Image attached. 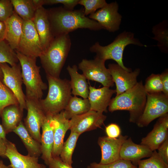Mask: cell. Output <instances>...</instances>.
Returning <instances> with one entry per match:
<instances>
[{
    "label": "cell",
    "instance_id": "1",
    "mask_svg": "<svg viewBox=\"0 0 168 168\" xmlns=\"http://www.w3.org/2000/svg\"><path fill=\"white\" fill-rule=\"evenodd\" d=\"M84 10L82 8L69 10L62 7L48 10L54 37L68 34L78 29H87L94 31L104 29L97 21L87 17Z\"/></svg>",
    "mask_w": 168,
    "mask_h": 168
},
{
    "label": "cell",
    "instance_id": "2",
    "mask_svg": "<svg viewBox=\"0 0 168 168\" xmlns=\"http://www.w3.org/2000/svg\"><path fill=\"white\" fill-rule=\"evenodd\" d=\"M147 93L142 81L132 88L111 99L109 111L127 110L129 113V121L136 123L142 114L146 102Z\"/></svg>",
    "mask_w": 168,
    "mask_h": 168
},
{
    "label": "cell",
    "instance_id": "3",
    "mask_svg": "<svg viewBox=\"0 0 168 168\" xmlns=\"http://www.w3.org/2000/svg\"><path fill=\"white\" fill-rule=\"evenodd\" d=\"M71 44L69 34L54 37L47 49L39 57L46 75L59 77Z\"/></svg>",
    "mask_w": 168,
    "mask_h": 168
},
{
    "label": "cell",
    "instance_id": "4",
    "mask_svg": "<svg viewBox=\"0 0 168 168\" xmlns=\"http://www.w3.org/2000/svg\"><path fill=\"white\" fill-rule=\"evenodd\" d=\"M48 83L47 95L40 100L46 114H55L63 110L71 96L70 81L46 75Z\"/></svg>",
    "mask_w": 168,
    "mask_h": 168
},
{
    "label": "cell",
    "instance_id": "5",
    "mask_svg": "<svg viewBox=\"0 0 168 168\" xmlns=\"http://www.w3.org/2000/svg\"><path fill=\"white\" fill-rule=\"evenodd\" d=\"M16 52L26 87V98L38 100L42 99L43 91L47 89L48 86L42 80L40 67L36 64V58L26 56L17 51Z\"/></svg>",
    "mask_w": 168,
    "mask_h": 168
},
{
    "label": "cell",
    "instance_id": "6",
    "mask_svg": "<svg viewBox=\"0 0 168 168\" xmlns=\"http://www.w3.org/2000/svg\"><path fill=\"white\" fill-rule=\"evenodd\" d=\"M130 44L139 46H144L138 39L135 37L133 33L124 31L119 34L108 45L103 46L97 42L90 47V50L96 54V57L105 61L109 59L113 60L125 70L131 71L132 70L130 68L124 66L123 60L124 49L126 46Z\"/></svg>",
    "mask_w": 168,
    "mask_h": 168
},
{
    "label": "cell",
    "instance_id": "7",
    "mask_svg": "<svg viewBox=\"0 0 168 168\" xmlns=\"http://www.w3.org/2000/svg\"><path fill=\"white\" fill-rule=\"evenodd\" d=\"M168 112V96L162 92L147 93L143 112L136 123L140 128L147 126L153 120Z\"/></svg>",
    "mask_w": 168,
    "mask_h": 168
},
{
    "label": "cell",
    "instance_id": "8",
    "mask_svg": "<svg viewBox=\"0 0 168 168\" xmlns=\"http://www.w3.org/2000/svg\"><path fill=\"white\" fill-rule=\"evenodd\" d=\"M105 61L97 57L92 60L83 59L78 64L86 79L100 83L103 86L112 87L114 85L110 72L105 66Z\"/></svg>",
    "mask_w": 168,
    "mask_h": 168
},
{
    "label": "cell",
    "instance_id": "9",
    "mask_svg": "<svg viewBox=\"0 0 168 168\" xmlns=\"http://www.w3.org/2000/svg\"><path fill=\"white\" fill-rule=\"evenodd\" d=\"M17 51L26 56L36 58L43 51L32 20H23L22 31Z\"/></svg>",
    "mask_w": 168,
    "mask_h": 168
},
{
    "label": "cell",
    "instance_id": "10",
    "mask_svg": "<svg viewBox=\"0 0 168 168\" xmlns=\"http://www.w3.org/2000/svg\"><path fill=\"white\" fill-rule=\"evenodd\" d=\"M3 75L2 82L12 92L21 108L26 109V95L22 89L23 82L20 64L10 66L6 63H0Z\"/></svg>",
    "mask_w": 168,
    "mask_h": 168
},
{
    "label": "cell",
    "instance_id": "11",
    "mask_svg": "<svg viewBox=\"0 0 168 168\" xmlns=\"http://www.w3.org/2000/svg\"><path fill=\"white\" fill-rule=\"evenodd\" d=\"M40 100L26 98L27 112L24 119V124L32 137L40 143V129L45 119L46 114L40 104Z\"/></svg>",
    "mask_w": 168,
    "mask_h": 168
},
{
    "label": "cell",
    "instance_id": "12",
    "mask_svg": "<svg viewBox=\"0 0 168 168\" xmlns=\"http://www.w3.org/2000/svg\"><path fill=\"white\" fill-rule=\"evenodd\" d=\"M119 5L116 2L105 5L95 12L89 15V18L97 21L104 29L114 32L119 28L122 16L118 12Z\"/></svg>",
    "mask_w": 168,
    "mask_h": 168
},
{
    "label": "cell",
    "instance_id": "13",
    "mask_svg": "<svg viewBox=\"0 0 168 168\" xmlns=\"http://www.w3.org/2000/svg\"><path fill=\"white\" fill-rule=\"evenodd\" d=\"M106 118L103 113L90 110L69 119V129L81 135L85 132L100 128Z\"/></svg>",
    "mask_w": 168,
    "mask_h": 168
},
{
    "label": "cell",
    "instance_id": "14",
    "mask_svg": "<svg viewBox=\"0 0 168 168\" xmlns=\"http://www.w3.org/2000/svg\"><path fill=\"white\" fill-rule=\"evenodd\" d=\"M108 69L116 86V96L131 89L138 83L137 77L140 73L139 68L128 71L117 64L109 63Z\"/></svg>",
    "mask_w": 168,
    "mask_h": 168
},
{
    "label": "cell",
    "instance_id": "15",
    "mask_svg": "<svg viewBox=\"0 0 168 168\" xmlns=\"http://www.w3.org/2000/svg\"><path fill=\"white\" fill-rule=\"evenodd\" d=\"M128 138L127 135H121L117 138H111L107 136L100 137L98 144L101 151V158L99 163L106 164L120 159L119 152L124 142Z\"/></svg>",
    "mask_w": 168,
    "mask_h": 168
},
{
    "label": "cell",
    "instance_id": "16",
    "mask_svg": "<svg viewBox=\"0 0 168 168\" xmlns=\"http://www.w3.org/2000/svg\"><path fill=\"white\" fill-rule=\"evenodd\" d=\"M168 138V114L160 117L152 130L143 138L140 144L148 147L152 151L157 150Z\"/></svg>",
    "mask_w": 168,
    "mask_h": 168
},
{
    "label": "cell",
    "instance_id": "17",
    "mask_svg": "<svg viewBox=\"0 0 168 168\" xmlns=\"http://www.w3.org/2000/svg\"><path fill=\"white\" fill-rule=\"evenodd\" d=\"M32 21L39 35L44 52L54 38L52 32L48 11L43 6L37 8Z\"/></svg>",
    "mask_w": 168,
    "mask_h": 168
},
{
    "label": "cell",
    "instance_id": "18",
    "mask_svg": "<svg viewBox=\"0 0 168 168\" xmlns=\"http://www.w3.org/2000/svg\"><path fill=\"white\" fill-rule=\"evenodd\" d=\"M6 146L5 156L9 160V166L12 168H46L44 165L39 163V157L20 153L13 142L7 140Z\"/></svg>",
    "mask_w": 168,
    "mask_h": 168
},
{
    "label": "cell",
    "instance_id": "19",
    "mask_svg": "<svg viewBox=\"0 0 168 168\" xmlns=\"http://www.w3.org/2000/svg\"><path fill=\"white\" fill-rule=\"evenodd\" d=\"M89 92L87 99L90 110L103 113L107 112V109L112 96L116 93L115 90L103 86L97 88L90 85L89 86Z\"/></svg>",
    "mask_w": 168,
    "mask_h": 168
},
{
    "label": "cell",
    "instance_id": "20",
    "mask_svg": "<svg viewBox=\"0 0 168 168\" xmlns=\"http://www.w3.org/2000/svg\"><path fill=\"white\" fill-rule=\"evenodd\" d=\"M40 144L41 158L48 166L53 159L52 153L54 144V126L52 114H46L41 126Z\"/></svg>",
    "mask_w": 168,
    "mask_h": 168
},
{
    "label": "cell",
    "instance_id": "21",
    "mask_svg": "<svg viewBox=\"0 0 168 168\" xmlns=\"http://www.w3.org/2000/svg\"><path fill=\"white\" fill-rule=\"evenodd\" d=\"M153 152L147 146L135 143L130 137L127 138L123 143L119 156L120 159L130 161L135 166L141 159L150 157Z\"/></svg>",
    "mask_w": 168,
    "mask_h": 168
},
{
    "label": "cell",
    "instance_id": "22",
    "mask_svg": "<svg viewBox=\"0 0 168 168\" xmlns=\"http://www.w3.org/2000/svg\"><path fill=\"white\" fill-rule=\"evenodd\" d=\"M54 126V144L52 153L53 158L59 157L64 143L63 139L67 131L69 129V120L66 119L63 110L52 114Z\"/></svg>",
    "mask_w": 168,
    "mask_h": 168
},
{
    "label": "cell",
    "instance_id": "23",
    "mask_svg": "<svg viewBox=\"0 0 168 168\" xmlns=\"http://www.w3.org/2000/svg\"><path fill=\"white\" fill-rule=\"evenodd\" d=\"M23 20L15 12L4 22L6 26L5 40L11 47L18 48L22 31Z\"/></svg>",
    "mask_w": 168,
    "mask_h": 168
},
{
    "label": "cell",
    "instance_id": "24",
    "mask_svg": "<svg viewBox=\"0 0 168 168\" xmlns=\"http://www.w3.org/2000/svg\"><path fill=\"white\" fill-rule=\"evenodd\" d=\"M23 111L19 104L10 105L3 109L1 117L2 125L6 134L13 132L22 121Z\"/></svg>",
    "mask_w": 168,
    "mask_h": 168
},
{
    "label": "cell",
    "instance_id": "25",
    "mask_svg": "<svg viewBox=\"0 0 168 168\" xmlns=\"http://www.w3.org/2000/svg\"><path fill=\"white\" fill-rule=\"evenodd\" d=\"M78 68L75 65L68 66L67 70L70 76L71 93L74 96H79L83 99H87L89 89L86 79L83 74L78 72Z\"/></svg>",
    "mask_w": 168,
    "mask_h": 168
},
{
    "label": "cell",
    "instance_id": "26",
    "mask_svg": "<svg viewBox=\"0 0 168 168\" xmlns=\"http://www.w3.org/2000/svg\"><path fill=\"white\" fill-rule=\"evenodd\" d=\"M13 132L20 138L28 151V154L37 157L41 155L40 143L32 137L22 121Z\"/></svg>",
    "mask_w": 168,
    "mask_h": 168
},
{
    "label": "cell",
    "instance_id": "27",
    "mask_svg": "<svg viewBox=\"0 0 168 168\" xmlns=\"http://www.w3.org/2000/svg\"><path fill=\"white\" fill-rule=\"evenodd\" d=\"M90 110L88 99H82L76 96H71L63 110L65 118L68 120L72 117L85 113Z\"/></svg>",
    "mask_w": 168,
    "mask_h": 168
},
{
    "label": "cell",
    "instance_id": "28",
    "mask_svg": "<svg viewBox=\"0 0 168 168\" xmlns=\"http://www.w3.org/2000/svg\"><path fill=\"white\" fill-rule=\"evenodd\" d=\"M152 32L153 39L157 42V46L162 52L168 51V23L165 20L153 26Z\"/></svg>",
    "mask_w": 168,
    "mask_h": 168
},
{
    "label": "cell",
    "instance_id": "29",
    "mask_svg": "<svg viewBox=\"0 0 168 168\" xmlns=\"http://www.w3.org/2000/svg\"><path fill=\"white\" fill-rule=\"evenodd\" d=\"M15 12L23 20H32L36 10L33 0H11Z\"/></svg>",
    "mask_w": 168,
    "mask_h": 168
},
{
    "label": "cell",
    "instance_id": "30",
    "mask_svg": "<svg viewBox=\"0 0 168 168\" xmlns=\"http://www.w3.org/2000/svg\"><path fill=\"white\" fill-rule=\"evenodd\" d=\"M80 135L73 132L70 134L66 141L64 142L59 157L65 163L72 166V155L78 138Z\"/></svg>",
    "mask_w": 168,
    "mask_h": 168
},
{
    "label": "cell",
    "instance_id": "31",
    "mask_svg": "<svg viewBox=\"0 0 168 168\" xmlns=\"http://www.w3.org/2000/svg\"><path fill=\"white\" fill-rule=\"evenodd\" d=\"M18 62L16 52L5 40L0 41V63H6L13 66Z\"/></svg>",
    "mask_w": 168,
    "mask_h": 168
},
{
    "label": "cell",
    "instance_id": "32",
    "mask_svg": "<svg viewBox=\"0 0 168 168\" xmlns=\"http://www.w3.org/2000/svg\"><path fill=\"white\" fill-rule=\"evenodd\" d=\"M14 104H19L17 99L0 78V117L5 107Z\"/></svg>",
    "mask_w": 168,
    "mask_h": 168
},
{
    "label": "cell",
    "instance_id": "33",
    "mask_svg": "<svg viewBox=\"0 0 168 168\" xmlns=\"http://www.w3.org/2000/svg\"><path fill=\"white\" fill-rule=\"evenodd\" d=\"M137 165V168H168V165L163 161L156 150L148 158L139 161Z\"/></svg>",
    "mask_w": 168,
    "mask_h": 168
},
{
    "label": "cell",
    "instance_id": "34",
    "mask_svg": "<svg viewBox=\"0 0 168 168\" xmlns=\"http://www.w3.org/2000/svg\"><path fill=\"white\" fill-rule=\"evenodd\" d=\"M144 87L147 93L162 92L163 86L160 74H152L146 79Z\"/></svg>",
    "mask_w": 168,
    "mask_h": 168
},
{
    "label": "cell",
    "instance_id": "35",
    "mask_svg": "<svg viewBox=\"0 0 168 168\" xmlns=\"http://www.w3.org/2000/svg\"><path fill=\"white\" fill-rule=\"evenodd\" d=\"M107 4L105 0H79L78 4L84 7L86 16L95 12Z\"/></svg>",
    "mask_w": 168,
    "mask_h": 168
},
{
    "label": "cell",
    "instance_id": "36",
    "mask_svg": "<svg viewBox=\"0 0 168 168\" xmlns=\"http://www.w3.org/2000/svg\"><path fill=\"white\" fill-rule=\"evenodd\" d=\"M90 166L91 168H137L130 161L121 159L106 164L93 162Z\"/></svg>",
    "mask_w": 168,
    "mask_h": 168
},
{
    "label": "cell",
    "instance_id": "37",
    "mask_svg": "<svg viewBox=\"0 0 168 168\" xmlns=\"http://www.w3.org/2000/svg\"><path fill=\"white\" fill-rule=\"evenodd\" d=\"M14 12V10L11 0H0V21H5Z\"/></svg>",
    "mask_w": 168,
    "mask_h": 168
},
{
    "label": "cell",
    "instance_id": "38",
    "mask_svg": "<svg viewBox=\"0 0 168 168\" xmlns=\"http://www.w3.org/2000/svg\"><path fill=\"white\" fill-rule=\"evenodd\" d=\"M79 0H44V4L52 5L62 4L63 7L68 10H73L75 7L78 4Z\"/></svg>",
    "mask_w": 168,
    "mask_h": 168
},
{
    "label": "cell",
    "instance_id": "39",
    "mask_svg": "<svg viewBox=\"0 0 168 168\" xmlns=\"http://www.w3.org/2000/svg\"><path fill=\"white\" fill-rule=\"evenodd\" d=\"M105 131L107 136L111 138H117L121 135L120 127L114 123L110 124L107 126Z\"/></svg>",
    "mask_w": 168,
    "mask_h": 168
},
{
    "label": "cell",
    "instance_id": "40",
    "mask_svg": "<svg viewBox=\"0 0 168 168\" xmlns=\"http://www.w3.org/2000/svg\"><path fill=\"white\" fill-rule=\"evenodd\" d=\"M157 153L163 161L168 165V138L159 147Z\"/></svg>",
    "mask_w": 168,
    "mask_h": 168
},
{
    "label": "cell",
    "instance_id": "41",
    "mask_svg": "<svg viewBox=\"0 0 168 168\" xmlns=\"http://www.w3.org/2000/svg\"><path fill=\"white\" fill-rule=\"evenodd\" d=\"M48 166L49 168H73L63 162L60 157L53 158Z\"/></svg>",
    "mask_w": 168,
    "mask_h": 168
},
{
    "label": "cell",
    "instance_id": "42",
    "mask_svg": "<svg viewBox=\"0 0 168 168\" xmlns=\"http://www.w3.org/2000/svg\"><path fill=\"white\" fill-rule=\"evenodd\" d=\"M160 74L161 79L163 86L162 92L168 96V70L166 69Z\"/></svg>",
    "mask_w": 168,
    "mask_h": 168
},
{
    "label": "cell",
    "instance_id": "43",
    "mask_svg": "<svg viewBox=\"0 0 168 168\" xmlns=\"http://www.w3.org/2000/svg\"><path fill=\"white\" fill-rule=\"evenodd\" d=\"M7 140H5L0 138V156L5 157L7 148L6 143Z\"/></svg>",
    "mask_w": 168,
    "mask_h": 168
},
{
    "label": "cell",
    "instance_id": "44",
    "mask_svg": "<svg viewBox=\"0 0 168 168\" xmlns=\"http://www.w3.org/2000/svg\"><path fill=\"white\" fill-rule=\"evenodd\" d=\"M6 26L4 22L0 21V41L5 40Z\"/></svg>",
    "mask_w": 168,
    "mask_h": 168
},
{
    "label": "cell",
    "instance_id": "45",
    "mask_svg": "<svg viewBox=\"0 0 168 168\" xmlns=\"http://www.w3.org/2000/svg\"><path fill=\"white\" fill-rule=\"evenodd\" d=\"M33 1L36 9L44 5V0H33Z\"/></svg>",
    "mask_w": 168,
    "mask_h": 168
},
{
    "label": "cell",
    "instance_id": "46",
    "mask_svg": "<svg viewBox=\"0 0 168 168\" xmlns=\"http://www.w3.org/2000/svg\"><path fill=\"white\" fill-rule=\"evenodd\" d=\"M6 134L2 125L0 124V138L5 140H7Z\"/></svg>",
    "mask_w": 168,
    "mask_h": 168
},
{
    "label": "cell",
    "instance_id": "47",
    "mask_svg": "<svg viewBox=\"0 0 168 168\" xmlns=\"http://www.w3.org/2000/svg\"><path fill=\"white\" fill-rule=\"evenodd\" d=\"M7 166H6L2 160H0V168H7Z\"/></svg>",
    "mask_w": 168,
    "mask_h": 168
},
{
    "label": "cell",
    "instance_id": "48",
    "mask_svg": "<svg viewBox=\"0 0 168 168\" xmlns=\"http://www.w3.org/2000/svg\"><path fill=\"white\" fill-rule=\"evenodd\" d=\"M3 75L1 69L0 68V78L2 80V81L3 79Z\"/></svg>",
    "mask_w": 168,
    "mask_h": 168
},
{
    "label": "cell",
    "instance_id": "49",
    "mask_svg": "<svg viewBox=\"0 0 168 168\" xmlns=\"http://www.w3.org/2000/svg\"><path fill=\"white\" fill-rule=\"evenodd\" d=\"M7 168H12L11 167L9 166H7Z\"/></svg>",
    "mask_w": 168,
    "mask_h": 168
},
{
    "label": "cell",
    "instance_id": "50",
    "mask_svg": "<svg viewBox=\"0 0 168 168\" xmlns=\"http://www.w3.org/2000/svg\"><path fill=\"white\" fill-rule=\"evenodd\" d=\"M87 168H91L90 166H88L87 167Z\"/></svg>",
    "mask_w": 168,
    "mask_h": 168
}]
</instances>
